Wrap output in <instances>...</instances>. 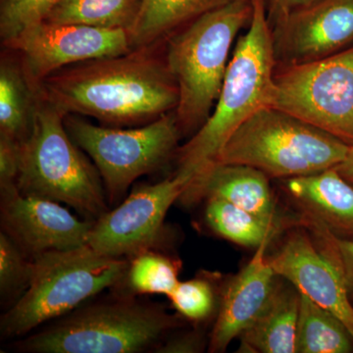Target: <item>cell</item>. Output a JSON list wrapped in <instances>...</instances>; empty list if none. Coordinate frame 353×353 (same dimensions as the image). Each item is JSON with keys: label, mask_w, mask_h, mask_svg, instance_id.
Wrapping results in <instances>:
<instances>
[{"label": "cell", "mask_w": 353, "mask_h": 353, "mask_svg": "<svg viewBox=\"0 0 353 353\" xmlns=\"http://www.w3.org/2000/svg\"><path fill=\"white\" fill-rule=\"evenodd\" d=\"M165 43L59 70L39 83V94L65 115L116 126L148 124L178 105V85L167 65Z\"/></svg>", "instance_id": "1"}, {"label": "cell", "mask_w": 353, "mask_h": 353, "mask_svg": "<svg viewBox=\"0 0 353 353\" xmlns=\"http://www.w3.org/2000/svg\"><path fill=\"white\" fill-rule=\"evenodd\" d=\"M112 294L92 299L66 315L48 323L16 343L28 353L154 352L182 320L160 304L113 289Z\"/></svg>", "instance_id": "2"}, {"label": "cell", "mask_w": 353, "mask_h": 353, "mask_svg": "<svg viewBox=\"0 0 353 353\" xmlns=\"http://www.w3.org/2000/svg\"><path fill=\"white\" fill-rule=\"evenodd\" d=\"M252 6L250 29L236 44L212 113L176 153V173L190 176V185L210 170L228 139L248 117L270 106L276 60L273 34L264 0H252Z\"/></svg>", "instance_id": "3"}, {"label": "cell", "mask_w": 353, "mask_h": 353, "mask_svg": "<svg viewBox=\"0 0 353 353\" xmlns=\"http://www.w3.org/2000/svg\"><path fill=\"white\" fill-rule=\"evenodd\" d=\"M252 0H234L204 14L165 43V57L178 85L175 109L181 134H196L215 108L238 32L252 19Z\"/></svg>", "instance_id": "4"}, {"label": "cell", "mask_w": 353, "mask_h": 353, "mask_svg": "<svg viewBox=\"0 0 353 353\" xmlns=\"http://www.w3.org/2000/svg\"><path fill=\"white\" fill-rule=\"evenodd\" d=\"M65 116L39 92L31 132L19 143L16 185L23 194L67 204L95 221L108 210L105 189L95 165L67 132Z\"/></svg>", "instance_id": "5"}, {"label": "cell", "mask_w": 353, "mask_h": 353, "mask_svg": "<svg viewBox=\"0 0 353 353\" xmlns=\"http://www.w3.org/2000/svg\"><path fill=\"white\" fill-rule=\"evenodd\" d=\"M32 261L29 287L2 315L4 338L27 336L104 290L115 289L129 263L128 259L101 254L88 245L43 253Z\"/></svg>", "instance_id": "6"}, {"label": "cell", "mask_w": 353, "mask_h": 353, "mask_svg": "<svg viewBox=\"0 0 353 353\" xmlns=\"http://www.w3.org/2000/svg\"><path fill=\"white\" fill-rule=\"evenodd\" d=\"M348 150V143L330 132L264 106L231 134L216 163L248 165L272 178L290 179L334 168Z\"/></svg>", "instance_id": "7"}, {"label": "cell", "mask_w": 353, "mask_h": 353, "mask_svg": "<svg viewBox=\"0 0 353 353\" xmlns=\"http://www.w3.org/2000/svg\"><path fill=\"white\" fill-rule=\"evenodd\" d=\"M64 124L99 170L110 203L139 176L164 166L178 152L182 138L175 111L131 129L97 126L74 114L65 116Z\"/></svg>", "instance_id": "8"}, {"label": "cell", "mask_w": 353, "mask_h": 353, "mask_svg": "<svg viewBox=\"0 0 353 353\" xmlns=\"http://www.w3.org/2000/svg\"><path fill=\"white\" fill-rule=\"evenodd\" d=\"M270 106L353 145V46L274 74Z\"/></svg>", "instance_id": "9"}, {"label": "cell", "mask_w": 353, "mask_h": 353, "mask_svg": "<svg viewBox=\"0 0 353 353\" xmlns=\"http://www.w3.org/2000/svg\"><path fill=\"white\" fill-rule=\"evenodd\" d=\"M190 183V176L175 173L157 183L134 188L119 206L94 221L88 245L118 259H129L148 248H160L167 213Z\"/></svg>", "instance_id": "10"}, {"label": "cell", "mask_w": 353, "mask_h": 353, "mask_svg": "<svg viewBox=\"0 0 353 353\" xmlns=\"http://www.w3.org/2000/svg\"><path fill=\"white\" fill-rule=\"evenodd\" d=\"M19 57L32 85L59 70L99 58L124 54L132 50L130 32L85 25L43 22L30 26L4 41Z\"/></svg>", "instance_id": "11"}, {"label": "cell", "mask_w": 353, "mask_h": 353, "mask_svg": "<svg viewBox=\"0 0 353 353\" xmlns=\"http://www.w3.org/2000/svg\"><path fill=\"white\" fill-rule=\"evenodd\" d=\"M1 232L29 259L88 245L94 221L81 220L60 202L25 194L17 185L0 188Z\"/></svg>", "instance_id": "12"}, {"label": "cell", "mask_w": 353, "mask_h": 353, "mask_svg": "<svg viewBox=\"0 0 353 353\" xmlns=\"http://www.w3.org/2000/svg\"><path fill=\"white\" fill-rule=\"evenodd\" d=\"M268 262L278 277L333 312L353 339V304L341 272L305 230L290 232L278 252L268 257Z\"/></svg>", "instance_id": "13"}, {"label": "cell", "mask_w": 353, "mask_h": 353, "mask_svg": "<svg viewBox=\"0 0 353 353\" xmlns=\"http://www.w3.org/2000/svg\"><path fill=\"white\" fill-rule=\"evenodd\" d=\"M273 41L276 58L290 64L336 53L353 41V0H320L279 18Z\"/></svg>", "instance_id": "14"}, {"label": "cell", "mask_w": 353, "mask_h": 353, "mask_svg": "<svg viewBox=\"0 0 353 353\" xmlns=\"http://www.w3.org/2000/svg\"><path fill=\"white\" fill-rule=\"evenodd\" d=\"M269 243L259 246L250 262L221 289L217 318L208 339L209 352H226L268 303L278 280L266 256Z\"/></svg>", "instance_id": "15"}, {"label": "cell", "mask_w": 353, "mask_h": 353, "mask_svg": "<svg viewBox=\"0 0 353 353\" xmlns=\"http://www.w3.org/2000/svg\"><path fill=\"white\" fill-rule=\"evenodd\" d=\"M206 197L224 199L264 219L281 221L276 215L269 176L248 165H213L205 175L185 190L180 201L194 203Z\"/></svg>", "instance_id": "16"}, {"label": "cell", "mask_w": 353, "mask_h": 353, "mask_svg": "<svg viewBox=\"0 0 353 353\" xmlns=\"http://www.w3.org/2000/svg\"><path fill=\"white\" fill-rule=\"evenodd\" d=\"M287 188L307 219L353 236V185L336 168L288 179Z\"/></svg>", "instance_id": "17"}, {"label": "cell", "mask_w": 353, "mask_h": 353, "mask_svg": "<svg viewBox=\"0 0 353 353\" xmlns=\"http://www.w3.org/2000/svg\"><path fill=\"white\" fill-rule=\"evenodd\" d=\"M301 292L279 278L275 290L259 317L241 334V352L296 353Z\"/></svg>", "instance_id": "18"}, {"label": "cell", "mask_w": 353, "mask_h": 353, "mask_svg": "<svg viewBox=\"0 0 353 353\" xmlns=\"http://www.w3.org/2000/svg\"><path fill=\"white\" fill-rule=\"evenodd\" d=\"M39 101L15 52L3 48L0 58V136L22 143L31 132Z\"/></svg>", "instance_id": "19"}, {"label": "cell", "mask_w": 353, "mask_h": 353, "mask_svg": "<svg viewBox=\"0 0 353 353\" xmlns=\"http://www.w3.org/2000/svg\"><path fill=\"white\" fill-rule=\"evenodd\" d=\"M234 0H141L130 36L132 48L165 43L204 14Z\"/></svg>", "instance_id": "20"}, {"label": "cell", "mask_w": 353, "mask_h": 353, "mask_svg": "<svg viewBox=\"0 0 353 353\" xmlns=\"http://www.w3.org/2000/svg\"><path fill=\"white\" fill-rule=\"evenodd\" d=\"M352 350V334L341 319L301 292L296 353H348Z\"/></svg>", "instance_id": "21"}, {"label": "cell", "mask_w": 353, "mask_h": 353, "mask_svg": "<svg viewBox=\"0 0 353 353\" xmlns=\"http://www.w3.org/2000/svg\"><path fill=\"white\" fill-rule=\"evenodd\" d=\"M205 199L206 224L221 238L236 245L257 248L282 231V221L264 219L217 197Z\"/></svg>", "instance_id": "22"}, {"label": "cell", "mask_w": 353, "mask_h": 353, "mask_svg": "<svg viewBox=\"0 0 353 353\" xmlns=\"http://www.w3.org/2000/svg\"><path fill=\"white\" fill-rule=\"evenodd\" d=\"M141 0H60L46 22L131 31Z\"/></svg>", "instance_id": "23"}, {"label": "cell", "mask_w": 353, "mask_h": 353, "mask_svg": "<svg viewBox=\"0 0 353 353\" xmlns=\"http://www.w3.org/2000/svg\"><path fill=\"white\" fill-rule=\"evenodd\" d=\"M128 260L126 274L115 289L136 296L162 294L168 297L180 283L181 261L160 248L141 250Z\"/></svg>", "instance_id": "24"}, {"label": "cell", "mask_w": 353, "mask_h": 353, "mask_svg": "<svg viewBox=\"0 0 353 353\" xmlns=\"http://www.w3.org/2000/svg\"><path fill=\"white\" fill-rule=\"evenodd\" d=\"M220 296L213 278L209 277V274H201L185 282L180 281L168 299L180 317L201 323L214 314L216 308L219 309Z\"/></svg>", "instance_id": "25"}, {"label": "cell", "mask_w": 353, "mask_h": 353, "mask_svg": "<svg viewBox=\"0 0 353 353\" xmlns=\"http://www.w3.org/2000/svg\"><path fill=\"white\" fill-rule=\"evenodd\" d=\"M32 261L3 232L0 233V294L15 303L31 281ZM12 303V304H13Z\"/></svg>", "instance_id": "26"}, {"label": "cell", "mask_w": 353, "mask_h": 353, "mask_svg": "<svg viewBox=\"0 0 353 353\" xmlns=\"http://www.w3.org/2000/svg\"><path fill=\"white\" fill-rule=\"evenodd\" d=\"M60 0H0L1 43L46 19Z\"/></svg>", "instance_id": "27"}, {"label": "cell", "mask_w": 353, "mask_h": 353, "mask_svg": "<svg viewBox=\"0 0 353 353\" xmlns=\"http://www.w3.org/2000/svg\"><path fill=\"white\" fill-rule=\"evenodd\" d=\"M306 224L319 240L317 245L333 260L343 277L347 296L353 304V238H340L320 223L306 219Z\"/></svg>", "instance_id": "28"}, {"label": "cell", "mask_w": 353, "mask_h": 353, "mask_svg": "<svg viewBox=\"0 0 353 353\" xmlns=\"http://www.w3.org/2000/svg\"><path fill=\"white\" fill-rule=\"evenodd\" d=\"M209 341L201 331L187 332L175 336L169 334L154 350L159 353H197L208 348Z\"/></svg>", "instance_id": "29"}, {"label": "cell", "mask_w": 353, "mask_h": 353, "mask_svg": "<svg viewBox=\"0 0 353 353\" xmlns=\"http://www.w3.org/2000/svg\"><path fill=\"white\" fill-rule=\"evenodd\" d=\"M19 172V143L0 136V188L16 185Z\"/></svg>", "instance_id": "30"}, {"label": "cell", "mask_w": 353, "mask_h": 353, "mask_svg": "<svg viewBox=\"0 0 353 353\" xmlns=\"http://www.w3.org/2000/svg\"><path fill=\"white\" fill-rule=\"evenodd\" d=\"M320 0H272L273 2V12L277 20L283 16L303 9L304 7L312 6Z\"/></svg>", "instance_id": "31"}, {"label": "cell", "mask_w": 353, "mask_h": 353, "mask_svg": "<svg viewBox=\"0 0 353 353\" xmlns=\"http://www.w3.org/2000/svg\"><path fill=\"white\" fill-rule=\"evenodd\" d=\"M334 168L345 180L353 185V145H350V150L345 159Z\"/></svg>", "instance_id": "32"}]
</instances>
